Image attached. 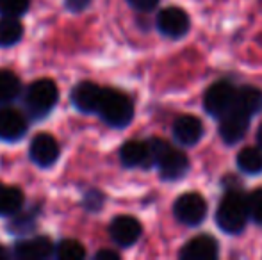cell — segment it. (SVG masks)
I'll use <instances>...</instances> for the list:
<instances>
[{"label":"cell","mask_w":262,"mask_h":260,"mask_svg":"<svg viewBox=\"0 0 262 260\" xmlns=\"http://www.w3.org/2000/svg\"><path fill=\"white\" fill-rule=\"evenodd\" d=\"M250 218L248 201L237 191H230L221 200L216 212V223L223 232L227 233H239L246 226Z\"/></svg>","instance_id":"6da1fadb"},{"label":"cell","mask_w":262,"mask_h":260,"mask_svg":"<svg viewBox=\"0 0 262 260\" xmlns=\"http://www.w3.org/2000/svg\"><path fill=\"white\" fill-rule=\"evenodd\" d=\"M98 114L102 116L107 125L114 127V129H123L132 122L134 105L125 93L105 87L100 107H98Z\"/></svg>","instance_id":"7a4b0ae2"},{"label":"cell","mask_w":262,"mask_h":260,"mask_svg":"<svg viewBox=\"0 0 262 260\" xmlns=\"http://www.w3.org/2000/svg\"><path fill=\"white\" fill-rule=\"evenodd\" d=\"M59 98L57 86L49 79H41L32 82L25 93V107L29 114L36 120H41L55 107Z\"/></svg>","instance_id":"3957f363"},{"label":"cell","mask_w":262,"mask_h":260,"mask_svg":"<svg viewBox=\"0 0 262 260\" xmlns=\"http://www.w3.org/2000/svg\"><path fill=\"white\" fill-rule=\"evenodd\" d=\"M235 89L230 82H216L207 89L204 97V107L205 111L209 112L210 116H216V118H221L223 114H227L235 104Z\"/></svg>","instance_id":"277c9868"},{"label":"cell","mask_w":262,"mask_h":260,"mask_svg":"<svg viewBox=\"0 0 262 260\" xmlns=\"http://www.w3.org/2000/svg\"><path fill=\"white\" fill-rule=\"evenodd\" d=\"M175 218L184 225H200L207 214V203L198 193H186L175 201Z\"/></svg>","instance_id":"5b68a950"},{"label":"cell","mask_w":262,"mask_h":260,"mask_svg":"<svg viewBox=\"0 0 262 260\" xmlns=\"http://www.w3.org/2000/svg\"><path fill=\"white\" fill-rule=\"evenodd\" d=\"M250 118L252 116L243 112L241 109L232 107L227 114L220 118V135L225 143L234 145L245 137L246 130L250 127Z\"/></svg>","instance_id":"8992f818"},{"label":"cell","mask_w":262,"mask_h":260,"mask_svg":"<svg viewBox=\"0 0 262 260\" xmlns=\"http://www.w3.org/2000/svg\"><path fill=\"white\" fill-rule=\"evenodd\" d=\"M29 155L39 168H50L59 159V145L55 137L50 134H38L31 141Z\"/></svg>","instance_id":"52a82bcc"},{"label":"cell","mask_w":262,"mask_h":260,"mask_svg":"<svg viewBox=\"0 0 262 260\" xmlns=\"http://www.w3.org/2000/svg\"><path fill=\"white\" fill-rule=\"evenodd\" d=\"M111 239L118 244V246L128 248L141 237V225L136 218L132 216H118L113 219L109 226Z\"/></svg>","instance_id":"ba28073f"},{"label":"cell","mask_w":262,"mask_h":260,"mask_svg":"<svg viewBox=\"0 0 262 260\" xmlns=\"http://www.w3.org/2000/svg\"><path fill=\"white\" fill-rule=\"evenodd\" d=\"M157 27L164 36L169 38H180L189 29V16L180 7H166L159 13Z\"/></svg>","instance_id":"9c48e42d"},{"label":"cell","mask_w":262,"mask_h":260,"mask_svg":"<svg viewBox=\"0 0 262 260\" xmlns=\"http://www.w3.org/2000/svg\"><path fill=\"white\" fill-rule=\"evenodd\" d=\"M104 87L95 82H79L72 91V102L82 112H98Z\"/></svg>","instance_id":"30bf717a"},{"label":"cell","mask_w":262,"mask_h":260,"mask_svg":"<svg viewBox=\"0 0 262 260\" xmlns=\"http://www.w3.org/2000/svg\"><path fill=\"white\" fill-rule=\"evenodd\" d=\"M157 166L164 180H179L189 170V159L184 152L169 146L161 155V159L157 160Z\"/></svg>","instance_id":"8fae6325"},{"label":"cell","mask_w":262,"mask_h":260,"mask_svg":"<svg viewBox=\"0 0 262 260\" xmlns=\"http://www.w3.org/2000/svg\"><path fill=\"white\" fill-rule=\"evenodd\" d=\"M27 132V120L16 109H0V139L13 143L21 139Z\"/></svg>","instance_id":"7c38bea8"},{"label":"cell","mask_w":262,"mask_h":260,"mask_svg":"<svg viewBox=\"0 0 262 260\" xmlns=\"http://www.w3.org/2000/svg\"><path fill=\"white\" fill-rule=\"evenodd\" d=\"M217 257V241L210 235L193 237L180 251L184 260H212Z\"/></svg>","instance_id":"4fadbf2b"},{"label":"cell","mask_w":262,"mask_h":260,"mask_svg":"<svg viewBox=\"0 0 262 260\" xmlns=\"http://www.w3.org/2000/svg\"><path fill=\"white\" fill-rule=\"evenodd\" d=\"M14 255L25 260H43L54 255V243L49 237H32L14 246Z\"/></svg>","instance_id":"5bb4252c"},{"label":"cell","mask_w":262,"mask_h":260,"mask_svg":"<svg viewBox=\"0 0 262 260\" xmlns=\"http://www.w3.org/2000/svg\"><path fill=\"white\" fill-rule=\"evenodd\" d=\"M204 134V125L196 116H180L173 123V135L180 145H196Z\"/></svg>","instance_id":"9a60e30c"},{"label":"cell","mask_w":262,"mask_h":260,"mask_svg":"<svg viewBox=\"0 0 262 260\" xmlns=\"http://www.w3.org/2000/svg\"><path fill=\"white\" fill-rule=\"evenodd\" d=\"M120 159L123 166L127 168H138V166H150L152 157H150V146L148 141H138L132 139L127 141L120 150Z\"/></svg>","instance_id":"2e32d148"},{"label":"cell","mask_w":262,"mask_h":260,"mask_svg":"<svg viewBox=\"0 0 262 260\" xmlns=\"http://www.w3.org/2000/svg\"><path fill=\"white\" fill-rule=\"evenodd\" d=\"M234 107L241 109L243 112L253 116L262 109V91L252 86H245L241 89H237Z\"/></svg>","instance_id":"e0dca14e"},{"label":"cell","mask_w":262,"mask_h":260,"mask_svg":"<svg viewBox=\"0 0 262 260\" xmlns=\"http://www.w3.org/2000/svg\"><path fill=\"white\" fill-rule=\"evenodd\" d=\"M24 207V195L18 187L0 184V216H13Z\"/></svg>","instance_id":"ac0fdd59"},{"label":"cell","mask_w":262,"mask_h":260,"mask_svg":"<svg viewBox=\"0 0 262 260\" xmlns=\"http://www.w3.org/2000/svg\"><path fill=\"white\" fill-rule=\"evenodd\" d=\"M24 36V27L16 16H4L0 20V46H11Z\"/></svg>","instance_id":"d6986e66"},{"label":"cell","mask_w":262,"mask_h":260,"mask_svg":"<svg viewBox=\"0 0 262 260\" xmlns=\"http://www.w3.org/2000/svg\"><path fill=\"white\" fill-rule=\"evenodd\" d=\"M237 166L241 171L248 175H257L262 171V152L253 146H246L239 152L237 155Z\"/></svg>","instance_id":"ffe728a7"},{"label":"cell","mask_w":262,"mask_h":260,"mask_svg":"<svg viewBox=\"0 0 262 260\" xmlns=\"http://www.w3.org/2000/svg\"><path fill=\"white\" fill-rule=\"evenodd\" d=\"M21 89L20 79L9 69H0V104L14 100Z\"/></svg>","instance_id":"44dd1931"},{"label":"cell","mask_w":262,"mask_h":260,"mask_svg":"<svg viewBox=\"0 0 262 260\" xmlns=\"http://www.w3.org/2000/svg\"><path fill=\"white\" fill-rule=\"evenodd\" d=\"M55 257L59 260H82L86 257V250L79 241L64 239L55 246Z\"/></svg>","instance_id":"7402d4cb"},{"label":"cell","mask_w":262,"mask_h":260,"mask_svg":"<svg viewBox=\"0 0 262 260\" xmlns=\"http://www.w3.org/2000/svg\"><path fill=\"white\" fill-rule=\"evenodd\" d=\"M29 0H0V14L2 16H21L27 13Z\"/></svg>","instance_id":"603a6c76"},{"label":"cell","mask_w":262,"mask_h":260,"mask_svg":"<svg viewBox=\"0 0 262 260\" xmlns=\"http://www.w3.org/2000/svg\"><path fill=\"white\" fill-rule=\"evenodd\" d=\"M246 201H248L250 218L257 223H262V189H255L250 193Z\"/></svg>","instance_id":"cb8c5ba5"},{"label":"cell","mask_w":262,"mask_h":260,"mask_svg":"<svg viewBox=\"0 0 262 260\" xmlns=\"http://www.w3.org/2000/svg\"><path fill=\"white\" fill-rule=\"evenodd\" d=\"M102 200H104V196L98 191H90L86 195V198H84V205H86L88 208H91V210H97V208L102 207Z\"/></svg>","instance_id":"d4e9b609"},{"label":"cell","mask_w":262,"mask_h":260,"mask_svg":"<svg viewBox=\"0 0 262 260\" xmlns=\"http://www.w3.org/2000/svg\"><path fill=\"white\" fill-rule=\"evenodd\" d=\"M128 4L138 11H152L159 4V0H128Z\"/></svg>","instance_id":"484cf974"},{"label":"cell","mask_w":262,"mask_h":260,"mask_svg":"<svg viewBox=\"0 0 262 260\" xmlns=\"http://www.w3.org/2000/svg\"><path fill=\"white\" fill-rule=\"evenodd\" d=\"M90 2L91 0H64L66 9L72 11V13H80V11H84L90 6Z\"/></svg>","instance_id":"4316f807"},{"label":"cell","mask_w":262,"mask_h":260,"mask_svg":"<svg viewBox=\"0 0 262 260\" xmlns=\"http://www.w3.org/2000/svg\"><path fill=\"white\" fill-rule=\"evenodd\" d=\"M95 258H97V260H102V258L118 260V258H120V255H118L116 251H111V250H102V251H98V253L95 255Z\"/></svg>","instance_id":"83f0119b"},{"label":"cell","mask_w":262,"mask_h":260,"mask_svg":"<svg viewBox=\"0 0 262 260\" xmlns=\"http://www.w3.org/2000/svg\"><path fill=\"white\" fill-rule=\"evenodd\" d=\"M257 141H259V145L262 148V125L259 127V130H257Z\"/></svg>","instance_id":"f1b7e54d"},{"label":"cell","mask_w":262,"mask_h":260,"mask_svg":"<svg viewBox=\"0 0 262 260\" xmlns=\"http://www.w3.org/2000/svg\"><path fill=\"white\" fill-rule=\"evenodd\" d=\"M4 255H6V253H4V250H2V246H0V257H4Z\"/></svg>","instance_id":"f546056e"}]
</instances>
